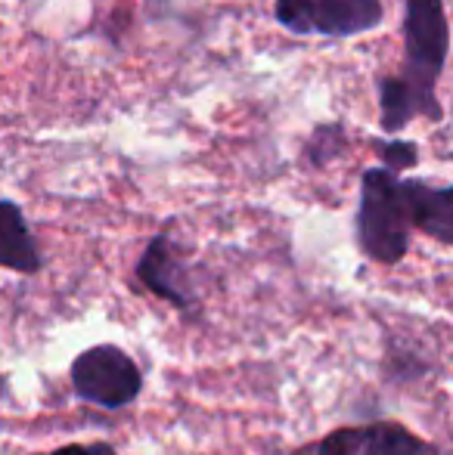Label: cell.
Masks as SVG:
<instances>
[{
    "instance_id": "cell-11",
    "label": "cell",
    "mask_w": 453,
    "mask_h": 455,
    "mask_svg": "<svg viewBox=\"0 0 453 455\" xmlns=\"http://www.w3.org/2000/svg\"><path fill=\"white\" fill-rule=\"evenodd\" d=\"M360 437H363V427H342V431L329 434V437L323 440L317 455H357Z\"/></svg>"
},
{
    "instance_id": "cell-2",
    "label": "cell",
    "mask_w": 453,
    "mask_h": 455,
    "mask_svg": "<svg viewBox=\"0 0 453 455\" xmlns=\"http://www.w3.org/2000/svg\"><path fill=\"white\" fill-rule=\"evenodd\" d=\"M410 214L404 202V183L388 168H367L360 177L357 204V245L376 264H398L410 251Z\"/></svg>"
},
{
    "instance_id": "cell-6",
    "label": "cell",
    "mask_w": 453,
    "mask_h": 455,
    "mask_svg": "<svg viewBox=\"0 0 453 455\" xmlns=\"http://www.w3.org/2000/svg\"><path fill=\"white\" fill-rule=\"evenodd\" d=\"M404 183V202L410 214V227L429 233L441 245L453 242V189L450 186H429L423 180Z\"/></svg>"
},
{
    "instance_id": "cell-8",
    "label": "cell",
    "mask_w": 453,
    "mask_h": 455,
    "mask_svg": "<svg viewBox=\"0 0 453 455\" xmlns=\"http://www.w3.org/2000/svg\"><path fill=\"white\" fill-rule=\"evenodd\" d=\"M357 455H438L435 446L425 443L413 431L394 421H382V425L363 427L360 450Z\"/></svg>"
},
{
    "instance_id": "cell-3",
    "label": "cell",
    "mask_w": 453,
    "mask_h": 455,
    "mask_svg": "<svg viewBox=\"0 0 453 455\" xmlns=\"http://www.w3.org/2000/svg\"><path fill=\"white\" fill-rule=\"evenodd\" d=\"M72 387L78 400L93 403L100 409H125L140 396L143 371L121 347L97 344L75 356Z\"/></svg>"
},
{
    "instance_id": "cell-4",
    "label": "cell",
    "mask_w": 453,
    "mask_h": 455,
    "mask_svg": "<svg viewBox=\"0 0 453 455\" xmlns=\"http://www.w3.org/2000/svg\"><path fill=\"white\" fill-rule=\"evenodd\" d=\"M273 16L292 35L354 37L379 28L382 0H277Z\"/></svg>"
},
{
    "instance_id": "cell-10",
    "label": "cell",
    "mask_w": 453,
    "mask_h": 455,
    "mask_svg": "<svg viewBox=\"0 0 453 455\" xmlns=\"http://www.w3.org/2000/svg\"><path fill=\"white\" fill-rule=\"evenodd\" d=\"M379 158H382V168L400 174V171L417 168L419 146L410 143V140H392V143H379Z\"/></svg>"
},
{
    "instance_id": "cell-12",
    "label": "cell",
    "mask_w": 453,
    "mask_h": 455,
    "mask_svg": "<svg viewBox=\"0 0 453 455\" xmlns=\"http://www.w3.org/2000/svg\"><path fill=\"white\" fill-rule=\"evenodd\" d=\"M53 455H115V450L109 443H72V446H62V450H56Z\"/></svg>"
},
{
    "instance_id": "cell-9",
    "label": "cell",
    "mask_w": 453,
    "mask_h": 455,
    "mask_svg": "<svg viewBox=\"0 0 453 455\" xmlns=\"http://www.w3.org/2000/svg\"><path fill=\"white\" fill-rule=\"evenodd\" d=\"M376 91H379L382 131L398 133L419 115L417 96H413V91L407 87L404 78H379L376 81Z\"/></svg>"
},
{
    "instance_id": "cell-1",
    "label": "cell",
    "mask_w": 453,
    "mask_h": 455,
    "mask_svg": "<svg viewBox=\"0 0 453 455\" xmlns=\"http://www.w3.org/2000/svg\"><path fill=\"white\" fill-rule=\"evenodd\" d=\"M404 47L407 68L400 78L417 96L419 115L441 121L444 108L438 102L435 87L450 53V25L444 0H404Z\"/></svg>"
},
{
    "instance_id": "cell-7",
    "label": "cell",
    "mask_w": 453,
    "mask_h": 455,
    "mask_svg": "<svg viewBox=\"0 0 453 455\" xmlns=\"http://www.w3.org/2000/svg\"><path fill=\"white\" fill-rule=\"evenodd\" d=\"M41 264V251L22 208L10 198H0V270L35 275Z\"/></svg>"
},
{
    "instance_id": "cell-5",
    "label": "cell",
    "mask_w": 453,
    "mask_h": 455,
    "mask_svg": "<svg viewBox=\"0 0 453 455\" xmlns=\"http://www.w3.org/2000/svg\"><path fill=\"white\" fill-rule=\"evenodd\" d=\"M137 279L143 282L156 298L174 304L177 310H190V307L196 304L190 270L168 235H156V239L146 245L143 258H140V264H137Z\"/></svg>"
}]
</instances>
